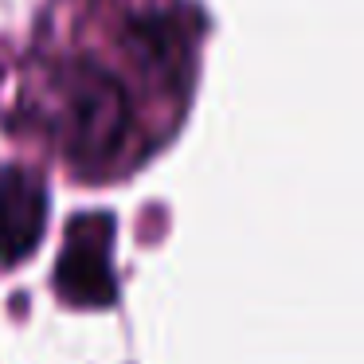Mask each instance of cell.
Listing matches in <instances>:
<instances>
[{
	"label": "cell",
	"instance_id": "6da1fadb",
	"mask_svg": "<svg viewBox=\"0 0 364 364\" xmlns=\"http://www.w3.org/2000/svg\"><path fill=\"white\" fill-rule=\"evenodd\" d=\"M188 0H55L20 63L9 118L75 176L134 173L173 137L196 79Z\"/></svg>",
	"mask_w": 364,
	"mask_h": 364
},
{
	"label": "cell",
	"instance_id": "7a4b0ae2",
	"mask_svg": "<svg viewBox=\"0 0 364 364\" xmlns=\"http://www.w3.org/2000/svg\"><path fill=\"white\" fill-rule=\"evenodd\" d=\"M110 220L79 215L67 231V251L55 267V286L75 306H110L114 270H110Z\"/></svg>",
	"mask_w": 364,
	"mask_h": 364
},
{
	"label": "cell",
	"instance_id": "3957f363",
	"mask_svg": "<svg viewBox=\"0 0 364 364\" xmlns=\"http://www.w3.org/2000/svg\"><path fill=\"white\" fill-rule=\"evenodd\" d=\"M48 220V192L32 168H0V267H16L36 251Z\"/></svg>",
	"mask_w": 364,
	"mask_h": 364
}]
</instances>
